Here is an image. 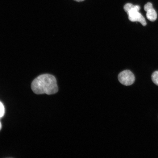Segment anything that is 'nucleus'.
Instances as JSON below:
<instances>
[{
	"label": "nucleus",
	"mask_w": 158,
	"mask_h": 158,
	"mask_svg": "<svg viewBox=\"0 0 158 158\" xmlns=\"http://www.w3.org/2000/svg\"><path fill=\"white\" fill-rule=\"evenodd\" d=\"M5 113V109L3 104L0 102V118L3 117Z\"/></svg>",
	"instance_id": "nucleus-6"
},
{
	"label": "nucleus",
	"mask_w": 158,
	"mask_h": 158,
	"mask_svg": "<svg viewBox=\"0 0 158 158\" xmlns=\"http://www.w3.org/2000/svg\"><path fill=\"white\" fill-rule=\"evenodd\" d=\"M118 79L120 83L123 85L128 86L134 84L135 77L133 73L129 70H125L118 75Z\"/></svg>",
	"instance_id": "nucleus-3"
},
{
	"label": "nucleus",
	"mask_w": 158,
	"mask_h": 158,
	"mask_svg": "<svg viewBox=\"0 0 158 158\" xmlns=\"http://www.w3.org/2000/svg\"><path fill=\"white\" fill-rule=\"evenodd\" d=\"M144 8L147 12V18L150 21H155L157 18V14L153 8L152 4L151 3L148 2L144 6Z\"/></svg>",
	"instance_id": "nucleus-4"
},
{
	"label": "nucleus",
	"mask_w": 158,
	"mask_h": 158,
	"mask_svg": "<svg viewBox=\"0 0 158 158\" xmlns=\"http://www.w3.org/2000/svg\"><path fill=\"white\" fill-rule=\"evenodd\" d=\"M74 1H76L77 2H80L83 1H84V0H74Z\"/></svg>",
	"instance_id": "nucleus-7"
},
{
	"label": "nucleus",
	"mask_w": 158,
	"mask_h": 158,
	"mask_svg": "<svg viewBox=\"0 0 158 158\" xmlns=\"http://www.w3.org/2000/svg\"><path fill=\"white\" fill-rule=\"evenodd\" d=\"M2 127V124L1 122V121H0V131H1V130Z\"/></svg>",
	"instance_id": "nucleus-8"
},
{
	"label": "nucleus",
	"mask_w": 158,
	"mask_h": 158,
	"mask_svg": "<svg viewBox=\"0 0 158 158\" xmlns=\"http://www.w3.org/2000/svg\"><path fill=\"white\" fill-rule=\"evenodd\" d=\"M124 9L127 13L128 19L130 21L133 22H138L143 26L147 25L145 18L139 12L140 9L139 6L134 5L131 3H128L124 6Z\"/></svg>",
	"instance_id": "nucleus-2"
},
{
	"label": "nucleus",
	"mask_w": 158,
	"mask_h": 158,
	"mask_svg": "<svg viewBox=\"0 0 158 158\" xmlns=\"http://www.w3.org/2000/svg\"><path fill=\"white\" fill-rule=\"evenodd\" d=\"M31 89L37 94H46L51 95L58 91V87L56 78L53 75L45 74L40 75L31 83Z\"/></svg>",
	"instance_id": "nucleus-1"
},
{
	"label": "nucleus",
	"mask_w": 158,
	"mask_h": 158,
	"mask_svg": "<svg viewBox=\"0 0 158 158\" xmlns=\"http://www.w3.org/2000/svg\"><path fill=\"white\" fill-rule=\"evenodd\" d=\"M152 80L154 84L158 86V71H156L152 74Z\"/></svg>",
	"instance_id": "nucleus-5"
}]
</instances>
